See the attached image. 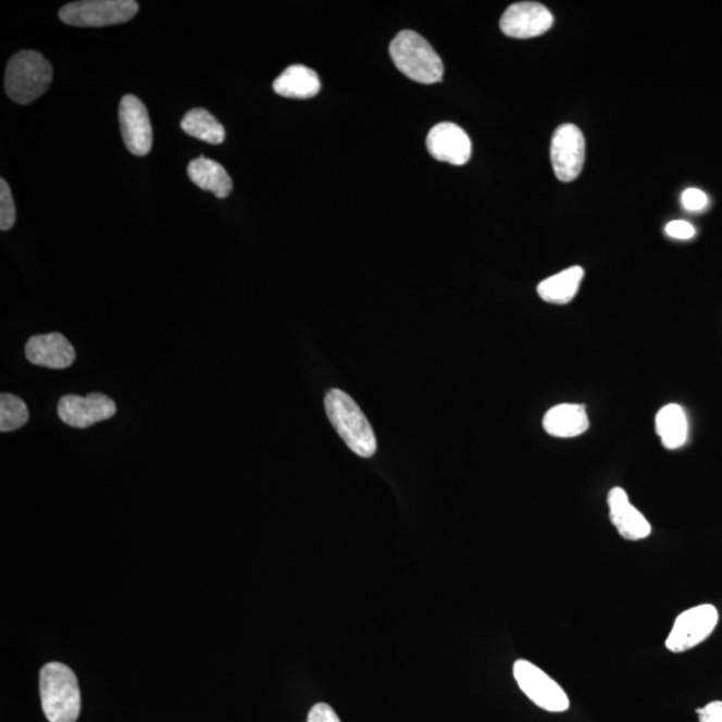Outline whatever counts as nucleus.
I'll return each instance as SVG.
<instances>
[{
	"mask_svg": "<svg viewBox=\"0 0 722 722\" xmlns=\"http://www.w3.org/2000/svg\"><path fill=\"white\" fill-rule=\"evenodd\" d=\"M585 271L581 266L568 267L557 275L544 279L538 285V295L542 300L550 304L564 306L578 294Z\"/></svg>",
	"mask_w": 722,
	"mask_h": 722,
	"instance_id": "obj_18",
	"label": "nucleus"
},
{
	"mask_svg": "<svg viewBox=\"0 0 722 722\" xmlns=\"http://www.w3.org/2000/svg\"><path fill=\"white\" fill-rule=\"evenodd\" d=\"M512 672H514L518 686L535 706L551 713H562L569 710L570 700L567 692L533 662L518 660Z\"/></svg>",
	"mask_w": 722,
	"mask_h": 722,
	"instance_id": "obj_6",
	"label": "nucleus"
},
{
	"mask_svg": "<svg viewBox=\"0 0 722 722\" xmlns=\"http://www.w3.org/2000/svg\"><path fill=\"white\" fill-rule=\"evenodd\" d=\"M551 164L562 183H572L580 176L585 164L586 144L578 126L563 124L551 139Z\"/></svg>",
	"mask_w": 722,
	"mask_h": 722,
	"instance_id": "obj_8",
	"label": "nucleus"
},
{
	"mask_svg": "<svg viewBox=\"0 0 722 722\" xmlns=\"http://www.w3.org/2000/svg\"><path fill=\"white\" fill-rule=\"evenodd\" d=\"M656 431L661 444L668 450H677L688 441V416L679 404H668L658 411L656 416Z\"/></svg>",
	"mask_w": 722,
	"mask_h": 722,
	"instance_id": "obj_17",
	"label": "nucleus"
},
{
	"mask_svg": "<svg viewBox=\"0 0 722 722\" xmlns=\"http://www.w3.org/2000/svg\"><path fill=\"white\" fill-rule=\"evenodd\" d=\"M40 700L50 722H75L80 713L77 675L61 662H49L40 671Z\"/></svg>",
	"mask_w": 722,
	"mask_h": 722,
	"instance_id": "obj_2",
	"label": "nucleus"
},
{
	"mask_svg": "<svg viewBox=\"0 0 722 722\" xmlns=\"http://www.w3.org/2000/svg\"><path fill=\"white\" fill-rule=\"evenodd\" d=\"M589 427V416L581 404H558L545 413L544 428L556 438H575L586 433Z\"/></svg>",
	"mask_w": 722,
	"mask_h": 722,
	"instance_id": "obj_15",
	"label": "nucleus"
},
{
	"mask_svg": "<svg viewBox=\"0 0 722 722\" xmlns=\"http://www.w3.org/2000/svg\"><path fill=\"white\" fill-rule=\"evenodd\" d=\"M188 174L198 188L212 191L217 198H226L231 195L232 178L219 162L200 157L190 162Z\"/></svg>",
	"mask_w": 722,
	"mask_h": 722,
	"instance_id": "obj_19",
	"label": "nucleus"
},
{
	"mask_svg": "<svg viewBox=\"0 0 722 722\" xmlns=\"http://www.w3.org/2000/svg\"><path fill=\"white\" fill-rule=\"evenodd\" d=\"M427 149L436 161L456 166L468 164L473 153L469 134L452 122H441L431 129Z\"/></svg>",
	"mask_w": 722,
	"mask_h": 722,
	"instance_id": "obj_12",
	"label": "nucleus"
},
{
	"mask_svg": "<svg viewBox=\"0 0 722 722\" xmlns=\"http://www.w3.org/2000/svg\"><path fill=\"white\" fill-rule=\"evenodd\" d=\"M667 235L677 240H690L696 236L695 226L684 220L671 221L665 228Z\"/></svg>",
	"mask_w": 722,
	"mask_h": 722,
	"instance_id": "obj_24",
	"label": "nucleus"
},
{
	"mask_svg": "<svg viewBox=\"0 0 722 722\" xmlns=\"http://www.w3.org/2000/svg\"><path fill=\"white\" fill-rule=\"evenodd\" d=\"M116 412L115 403L108 395H66L58 403V415L74 428H87L98 422L108 421Z\"/></svg>",
	"mask_w": 722,
	"mask_h": 722,
	"instance_id": "obj_9",
	"label": "nucleus"
},
{
	"mask_svg": "<svg viewBox=\"0 0 722 722\" xmlns=\"http://www.w3.org/2000/svg\"><path fill=\"white\" fill-rule=\"evenodd\" d=\"M51 80L50 62L38 51L25 50L11 58L4 87L14 102L28 104L48 91Z\"/></svg>",
	"mask_w": 722,
	"mask_h": 722,
	"instance_id": "obj_4",
	"label": "nucleus"
},
{
	"mask_svg": "<svg viewBox=\"0 0 722 722\" xmlns=\"http://www.w3.org/2000/svg\"><path fill=\"white\" fill-rule=\"evenodd\" d=\"M138 13L134 0H83L63 5L60 20L77 27H104L133 20Z\"/></svg>",
	"mask_w": 722,
	"mask_h": 722,
	"instance_id": "obj_5",
	"label": "nucleus"
},
{
	"mask_svg": "<svg viewBox=\"0 0 722 722\" xmlns=\"http://www.w3.org/2000/svg\"><path fill=\"white\" fill-rule=\"evenodd\" d=\"M324 406L332 426L346 445L361 458L374 457L376 436L357 401L340 389H331L325 396Z\"/></svg>",
	"mask_w": 722,
	"mask_h": 722,
	"instance_id": "obj_1",
	"label": "nucleus"
},
{
	"mask_svg": "<svg viewBox=\"0 0 722 722\" xmlns=\"http://www.w3.org/2000/svg\"><path fill=\"white\" fill-rule=\"evenodd\" d=\"M686 211L701 212L708 207L709 198L702 190L696 188L686 189L681 197Z\"/></svg>",
	"mask_w": 722,
	"mask_h": 722,
	"instance_id": "obj_23",
	"label": "nucleus"
},
{
	"mask_svg": "<svg viewBox=\"0 0 722 722\" xmlns=\"http://www.w3.org/2000/svg\"><path fill=\"white\" fill-rule=\"evenodd\" d=\"M389 54L399 72L418 84L433 85L444 78L445 66L440 57L415 32L404 30L396 35L389 46Z\"/></svg>",
	"mask_w": 722,
	"mask_h": 722,
	"instance_id": "obj_3",
	"label": "nucleus"
},
{
	"mask_svg": "<svg viewBox=\"0 0 722 722\" xmlns=\"http://www.w3.org/2000/svg\"><path fill=\"white\" fill-rule=\"evenodd\" d=\"M319 75L312 69L295 65L285 69L273 83V90L285 98L310 99L319 95Z\"/></svg>",
	"mask_w": 722,
	"mask_h": 722,
	"instance_id": "obj_16",
	"label": "nucleus"
},
{
	"mask_svg": "<svg viewBox=\"0 0 722 722\" xmlns=\"http://www.w3.org/2000/svg\"><path fill=\"white\" fill-rule=\"evenodd\" d=\"M16 220V209L10 186L0 179V229L8 232L13 228Z\"/></svg>",
	"mask_w": 722,
	"mask_h": 722,
	"instance_id": "obj_22",
	"label": "nucleus"
},
{
	"mask_svg": "<svg viewBox=\"0 0 722 722\" xmlns=\"http://www.w3.org/2000/svg\"><path fill=\"white\" fill-rule=\"evenodd\" d=\"M719 624V610L713 605H700L684 611L677 617L671 634L667 638V648L673 653H684L709 638Z\"/></svg>",
	"mask_w": 722,
	"mask_h": 722,
	"instance_id": "obj_7",
	"label": "nucleus"
},
{
	"mask_svg": "<svg viewBox=\"0 0 722 722\" xmlns=\"http://www.w3.org/2000/svg\"><path fill=\"white\" fill-rule=\"evenodd\" d=\"M180 129L188 136L211 145H220L225 141L224 126L203 109L190 110L180 122Z\"/></svg>",
	"mask_w": 722,
	"mask_h": 722,
	"instance_id": "obj_20",
	"label": "nucleus"
},
{
	"mask_svg": "<svg viewBox=\"0 0 722 722\" xmlns=\"http://www.w3.org/2000/svg\"><path fill=\"white\" fill-rule=\"evenodd\" d=\"M26 358L30 363L50 370H65L73 365L75 349L65 336L52 332L33 336L26 345Z\"/></svg>",
	"mask_w": 722,
	"mask_h": 722,
	"instance_id": "obj_13",
	"label": "nucleus"
},
{
	"mask_svg": "<svg viewBox=\"0 0 722 722\" xmlns=\"http://www.w3.org/2000/svg\"><path fill=\"white\" fill-rule=\"evenodd\" d=\"M696 713L700 722H722V701H713L708 706L697 709Z\"/></svg>",
	"mask_w": 722,
	"mask_h": 722,
	"instance_id": "obj_26",
	"label": "nucleus"
},
{
	"mask_svg": "<svg viewBox=\"0 0 722 722\" xmlns=\"http://www.w3.org/2000/svg\"><path fill=\"white\" fill-rule=\"evenodd\" d=\"M555 16L546 5L538 2L511 4L500 17V30L508 37L528 39L549 32Z\"/></svg>",
	"mask_w": 722,
	"mask_h": 722,
	"instance_id": "obj_11",
	"label": "nucleus"
},
{
	"mask_svg": "<svg viewBox=\"0 0 722 722\" xmlns=\"http://www.w3.org/2000/svg\"><path fill=\"white\" fill-rule=\"evenodd\" d=\"M28 409L20 396L2 394L0 396V431L11 433L25 426Z\"/></svg>",
	"mask_w": 722,
	"mask_h": 722,
	"instance_id": "obj_21",
	"label": "nucleus"
},
{
	"mask_svg": "<svg viewBox=\"0 0 722 722\" xmlns=\"http://www.w3.org/2000/svg\"><path fill=\"white\" fill-rule=\"evenodd\" d=\"M610 521L622 538L627 540H640L648 538L651 526L643 512L638 511L628 500L624 488H611L608 495Z\"/></svg>",
	"mask_w": 722,
	"mask_h": 722,
	"instance_id": "obj_14",
	"label": "nucleus"
},
{
	"mask_svg": "<svg viewBox=\"0 0 722 722\" xmlns=\"http://www.w3.org/2000/svg\"><path fill=\"white\" fill-rule=\"evenodd\" d=\"M308 722H341L339 715L328 704L320 702L311 709Z\"/></svg>",
	"mask_w": 722,
	"mask_h": 722,
	"instance_id": "obj_25",
	"label": "nucleus"
},
{
	"mask_svg": "<svg viewBox=\"0 0 722 722\" xmlns=\"http://www.w3.org/2000/svg\"><path fill=\"white\" fill-rule=\"evenodd\" d=\"M120 125L127 150L134 155H148L153 147V129L141 99L132 95L122 98Z\"/></svg>",
	"mask_w": 722,
	"mask_h": 722,
	"instance_id": "obj_10",
	"label": "nucleus"
}]
</instances>
